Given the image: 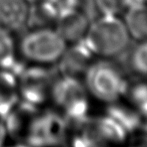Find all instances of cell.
<instances>
[{"label": "cell", "instance_id": "obj_1", "mask_svg": "<svg viewBox=\"0 0 147 147\" xmlns=\"http://www.w3.org/2000/svg\"><path fill=\"white\" fill-rule=\"evenodd\" d=\"M67 46L55 28L42 26L22 36L17 43V53L28 65L48 67L58 63Z\"/></svg>", "mask_w": 147, "mask_h": 147}, {"label": "cell", "instance_id": "obj_2", "mask_svg": "<svg viewBox=\"0 0 147 147\" xmlns=\"http://www.w3.org/2000/svg\"><path fill=\"white\" fill-rule=\"evenodd\" d=\"M83 40L95 57H111L121 53L128 46L130 36L119 15L100 14L89 23Z\"/></svg>", "mask_w": 147, "mask_h": 147}, {"label": "cell", "instance_id": "obj_3", "mask_svg": "<svg viewBox=\"0 0 147 147\" xmlns=\"http://www.w3.org/2000/svg\"><path fill=\"white\" fill-rule=\"evenodd\" d=\"M50 101L68 123L80 126L89 119L87 90L79 79L62 76L55 80Z\"/></svg>", "mask_w": 147, "mask_h": 147}, {"label": "cell", "instance_id": "obj_4", "mask_svg": "<svg viewBox=\"0 0 147 147\" xmlns=\"http://www.w3.org/2000/svg\"><path fill=\"white\" fill-rule=\"evenodd\" d=\"M87 92L103 103L112 104L125 97L129 87L123 74L112 64L93 62L84 74Z\"/></svg>", "mask_w": 147, "mask_h": 147}, {"label": "cell", "instance_id": "obj_5", "mask_svg": "<svg viewBox=\"0 0 147 147\" xmlns=\"http://www.w3.org/2000/svg\"><path fill=\"white\" fill-rule=\"evenodd\" d=\"M16 78L19 99L25 104L40 108L50 101L55 80L47 67L28 65Z\"/></svg>", "mask_w": 147, "mask_h": 147}, {"label": "cell", "instance_id": "obj_6", "mask_svg": "<svg viewBox=\"0 0 147 147\" xmlns=\"http://www.w3.org/2000/svg\"><path fill=\"white\" fill-rule=\"evenodd\" d=\"M94 57H96L82 38L71 44L70 47L67 46L64 55L58 62L61 75L79 79L80 76H84L89 66L93 63Z\"/></svg>", "mask_w": 147, "mask_h": 147}, {"label": "cell", "instance_id": "obj_7", "mask_svg": "<svg viewBox=\"0 0 147 147\" xmlns=\"http://www.w3.org/2000/svg\"><path fill=\"white\" fill-rule=\"evenodd\" d=\"M29 16L28 0H0V31L16 34L26 25Z\"/></svg>", "mask_w": 147, "mask_h": 147}, {"label": "cell", "instance_id": "obj_8", "mask_svg": "<svg viewBox=\"0 0 147 147\" xmlns=\"http://www.w3.org/2000/svg\"><path fill=\"white\" fill-rule=\"evenodd\" d=\"M86 126L104 145H121L130 134L112 117L106 113L93 120L88 119Z\"/></svg>", "mask_w": 147, "mask_h": 147}, {"label": "cell", "instance_id": "obj_9", "mask_svg": "<svg viewBox=\"0 0 147 147\" xmlns=\"http://www.w3.org/2000/svg\"><path fill=\"white\" fill-rule=\"evenodd\" d=\"M83 0H37V10L45 20L57 23L81 10Z\"/></svg>", "mask_w": 147, "mask_h": 147}, {"label": "cell", "instance_id": "obj_10", "mask_svg": "<svg viewBox=\"0 0 147 147\" xmlns=\"http://www.w3.org/2000/svg\"><path fill=\"white\" fill-rule=\"evenodd\" d=\"M19 100L16 75L9 70H0V118H6Z\"/></svg>", "mask_w": 147, "mask_h": 147}, {"label": "cell", "instance_id": "obj_11", "mask_svg": "<svg viewBox=\"0 0 147 147\" xmlns=\"http://www.w3.org/2000/svg\"><path fill=\"white\" fill-rule=\"evenodd\" d=\"M55 29L63 37L67 44H73L84 37L89 26V22L87 17L80 10L60 20L55 23Z\"/></svg>", "mask_w": 147, "mask_h": 147}, {"label": "cell", "instance_id": "obj_12", "mask_svg": "<svg viewBox=\"0 0 147 147\" xmlns=\"http://www.w3.org/2000/svg\"><path fill=\"white\" fill-rule=\"evenodd\" d=\"M124 23L130 37L137 40L147 39V5L124 11Z\"/></svg>", "mask_w": 147, "mask_h": 147}, {"label": "cell", "instance_id": "obj_13", "mask_svg": "<svg viewBox=\"0 0 147 147\" xmlns=\"http://www.w3.org/2000/svg\"><path fill=\"white\" fill-rule=\"evenodd\" d=\"M105 113L116 120L130 135L138 130L139 122H138L137 111L132 105L129 106V105L121 104L118 101L112 104H108Z\"/></svg>", "mask_w": 147, "mask_h": 147}, {"label": "cell", "instance_id": "obj_14", "mask_svg": "<svg viewBox=\"0 0 147 147\" xmlns=\"http://www.w3.org/2000/svg\"><path fill=\"white\" fill-rule=\"evenodd\" d=\"M17 55V43L12 34L0 31V70L11 71Z\"/></svg>", "mask_w": 147, "mask_h": 147}, {"label": "cell", "instance_id": "obj_15", "mask_svg": "<svg viewBox=\"0 0 147 147\" xmlns=\"http://www.w3.org/2000/svg\"><path fill=\"white\" fill-rule=\"evenodd\" d=\"M131 67L136 73L147 76V39L142 40L131 55Z\"/></svg>", "mask_w": 147, "mask_h": 147}, {"label": "cell", "instance_id": "obj_16", "mask_svg": "<svg viewBox=\"0 0 147 147\" xmlns=\"http://www.w3.org/2000/svg\"><path fill=\"white\" fill-rule=\"evenodd\" d=\"M125 97H128L130 105L136 108L140 105L147 102V84L139 83V84L129 86L127 89Z\"/></svg>", "mask_w": 147, "mask_h": 147}, {"label": "cell", "instance_id": "obj_17", "mask_svg": "<svg viewBox=\"0 0 147 147\" xmlns=\"http://www.w3.org/2000/svg\"><path fill=\"white\" fill-rule=\"evenodd\" d=\"M94 2L100 14L119 15L123 12L124 0H94Z\"/></svg>", "mask_w": 147, "mask_h": 147}, {"label": "cell", "instance_id": "obj_18", "mask_svg": "<svg viewBox=\"0 0 147 147\" xmlns=\"http://www.w3.org/2000/svg\"><path fill=\"white\" fill-rule=\"evenodd\" d=\"M135 109L137 111L138 122H139L138 130L142 131L144 134L147 135V102L136 107Z\"/></svg>", "mask_w": 147, "mask_h": 147}, {"label": "cell", "instance_id": "obj_19", "mask_svg": "<svg viewBox=\"0 0 147 147\" xmlns=\"http://www.w3.org/2000/svg\"><path fill=\"white\" fill-rule=\"evenodd\" d=\"M7 129H6V125L2 118H0V144L4 141L5 137L7 136Z\"/></svg>", "mask_w": 147, "mask_h": 147}]
</instances>
